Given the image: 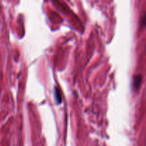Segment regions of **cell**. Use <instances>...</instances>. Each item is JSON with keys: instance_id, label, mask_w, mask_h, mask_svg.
I'll list each match as a JSON object with an SVG mask.
<instances>
[]
</instances>
